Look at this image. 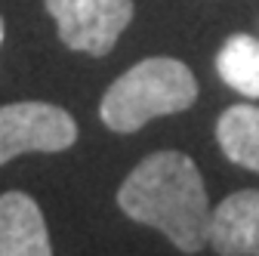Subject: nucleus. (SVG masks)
I'll return each instance as SVG.
<instances>
[{"instance_id": "nucleus-3", "label": "nucleus", "mask_w": 259, "mask_h": 256, "mask_svg": "<svg viewBox=\"0 0 259 256\" xmlns=\"http://www.w3.org/2000/svg\"><path fill=\"white\" fill-rule=\"evenodd\" d=\"M59 40L87 56H108L133 19V0H44Z\"/></svg>"}, {"instance_id": "nucleus-9", "label": "nucleus", "mask_w": 259, "mask_h": 256, "mask_svg": "<svg viewBox=\"0 0 259 256\" xmlns=\"http://www.w3.org/2000/svg\"><path fill=\"white\" fill-rule=\"evenodd\" d=\"M0 44H4V19H0Z\"/></svg>"}, {"instance_id": "nucleus-7", "label": "nucleus", "mask_w": 259, "mask_h": 256, "mask_svg": "<svg viewBox=\"0 0 259 256\" xmlns=\"http://www.w3.org/2000/svg\"><path fill=\"white\" fill-rule=\"evenodd\" d=\"M216 139L232 164L259 173V105H232L216 120Z\"/></svg>"}, {"instance_id": "nucleus-5", "label": "nucleus", "mask_w": 259, "mask_h": 256, "mask_svg": "<svg viewBox=\"0 0 259 256\" xmlns=\"http://www.w3.org/2000/svg\"><path fill=\"white\" fill-rule=\"evenodd\" d=\"M219 256H259V188H241L210 213V238Z\"/></svg>"}, {"instance_id": "nucleus-1", "label": "nucleus", "mask_w": 259, "mask_h": 256, "mask_svg": "<svg viewBox=\"0 0 259 256\" xmlns=\"http://www.w3.org/2000/svg\"><path fill=\"white\" fill-rule=\"evenodd\" d=\"M117 207L142 226L167 235L182 253H198L210 238V198L198 164L182 151H154L117 188Z\"/></svg>"}, {"instance_id": "nucleus-2", "label": "nucleus", "mask_w": 259, "mask_h": 256, "mask_svg": "<svg viewBox=\"0 0 259 256\" xmlns=\"http://www.w3.org/2000/svg\"><path fill=\"white\" fill-rule=\"evenodd\" d=\"M198 99L191 68L170 56H151L123 71L102 96L99 117L114 133H133L154 117L179 114Z\"/></svg>"}, {"instance_id": "nucleus-8", "label": "nucleus", "mask_w": 259, "mask_h": 256, "mask_svg": "<svg viewBox=\"0 0 259 256\" xmlns=\"http://www.w3.org/2000/svg\"><path fill=\"white\" fill-rule=\"evenodd\" d=\"M216 71L235 93L259 99V40L250 34H232L216 53Z\"/></svg>"}, {"instance_id": "nucleus-4", "label": "nucleus", "mask_w": 259, "mask_h": 256, "mask_svg": "<svg viewBox=\"0 0 259 256\" xmlns=\"http://www.w3.org/2000/svg\"><path fill=\"white\" fill-rule=\"evenodd\" d=\"M77 142L74 117L50 102L0 105V164L25 151H65Z\"/></svg>"}, {"instance_id": "nucleus-6", "label": "nucleus", "mask_w": 259, "mask_h": 256, "mask_svg": "<svg viewBox=\"0 0 259 256\" xmlns=\"http://www.w3.org/2000/svg\"><path fill=\"white\" fill-rule=\"evenodd\" d=\"M0 256H53L40 204L25 191L0 195Z\"/></svg>"}]
</instances>
